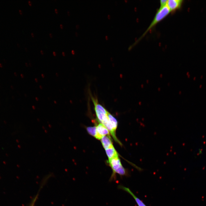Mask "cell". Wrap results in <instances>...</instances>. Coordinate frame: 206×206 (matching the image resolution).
<instances>
[{"label": "cell", "instance_id": "5b68a950", "mask_svg": "<svg viewBox=\"0 0 206 206\" xmlns=\"http://www.w3.org/2000/svg\"><path fill=\"white\" fill-rule=\"evenodd\" d=\"M182 0H168L167 5L171 12L180 8L183 2Z\"/></svg>", "mask_w": 206, "mask_h": 206}, {"label": "cell", "instance_id": "6da1fadb", "mask_svg": "<svg viewBox=\"0 0 206 206\" xmlns=\"http://www.w3.org/2000/svg\"><path fill=\"white\" fill-rule=\"evenodd\" d=\"M171 12L167 5L160 7L156 13L155 15L149 25V27L142 34V35L134 43L129 47L131 49L147 33L148 31L153 28L158 23L166 17Z\"/></svg>", "mask_w": 206, "mask_h": 206}, {"label": "cell", "instance_id": "e0dca14e", "mask_svg": "<svg viewBox=\"0 0 206 206\" xmlns=\"http://www.w3.org/2000/svg\"><path fill=\"white\" fill-rule=\"evenodd\" d=\"M62 54H64V55L65 54H64V52H62Z\"/></svg>", "mask_w": 206, "mask_h": 206}, {"label": "cell", "instance_id": "277c9868", "mask_svg": "<svg viewBox=\"0 0 206 206\" xmlns=\"http://www.w3.org/2000/svg\"><path fill=\"white\" fill-rule=\"evenodd\" d=\"M97 134L96 138L101 140L102 138L105 136H110L109 132L106 127L101 123L96 126Z\"/></svg>", "mask_w": 206, "mask_h": 206}, {"label": "cell", "instance_id": "9a60e30c", "mask_svg": "<svg viewBox=\"0 0 206 206\" xmlns=\"http://www.w3.org/2000/svg\"><path fill=\"white\" fill-rule=\"evenodd\" d=\"M60 27H61V28H62V27H63V26H62V24H60Z\"/></svg>", "mask_w": 206, "mask_h": 206}, {"label": "cell", "instance_id": "8fae6325", "mask_svg": "<svg viewBox=\"0 0 206 206\" xmlns=\"http://www.w3.org/2000/svg\"><path fill=\"white\" fill-rule=\"evenodd\" d=\"M168 0H161L160 1V6L162 7L167 5Z\"/></svg>", "mask_w": 206, "mask_h": 206}, {"label": "cell", "instance_id": "ac0fdd59", "mask_svg": "<svg viewBox=\"0 0 206 206\" xmlns=\"http://www.w3.org/2000/svg\"><path fill=\"white\" fill-rule=\"evenodd\" d=\"M49 35H50V36L51 35V37H52V36H51V33H50V34H49Z\"/></svg>", "mask_w": 206, "mask_h": 206}, {"label": "cell", "instance_id": "7c38bea8", "mask_svg": "<svg viewBox=\"0 0 206 206\" xmlns=\"http://www.w3.org/2000/svg\"><path fill=\"white\" fill-rule=\"evenodd\" d=\"M36 197L35 198V199L34 200V201H33V203H32V204L31 205V206H34V203H35V200H36Z\"/></svg>", "mask_w": 206, "mask_h": 206}, {"label": "cell", "instance_id": "ba28073f", "mask_svg": "<svg viewBox=\"0 0 206 206\" xmlns=\"http://www.w3.org/2000/svg\"><path fill=\"white\" fill-rule=\"evenodd\" d=\"M105 150L109 160L114 157L118 156V154L113 145Z\"/></svg>", "mask_w": 206, "mask_h": 206}, {"label": "cell", "instance_id": "7a4b0ae2", "mask_svg": "<svg viewBox=\"0 0 206 206\" xmlns=\"http://www.w3.org/2000/svg\"><path fill=\"white\" fill-rule=\"evenodd\" d=\"M109 163L113 173L110 180L112 181L116 179L115 174L117 173L121 176L127 175V172L122 166L118 156L114 157L109 160Z\"/></svg>", "mask_w": 206, "mask_h": 206}, {"label": "cell", "instance_id": "9c48e42d", "mask_svg": "<svg viewBox=\"0 0 206 206\" xmlns=\"http://www.w3.org/2000/svg\"><path fill=\"white\" fill-rule=\"evenodd\" d=\"M107 115L110 124L115 131L117 126V121L116 119L108 112Z\"/></svg>", "mask_w": 206, "mask_h": 206}, {"label": "cell", "instance_id": "3957f363", "mask_svg": "<svg viewBox=\"0 0 206 206\" xmlns=\"http://www.w3.org/2000/svg\"><path fill=\"white\" fill-rule=\"evenodd\" d=\"M94 105V110L98 119L102 123L108 118V112L102 106L99 104L97 99L92 98Z\"/></svg>", "mask_w": 206, "mask_h": 206}, {"label": "cell", "instance_id": "d6986e66", "mask_svg": "<svg viewBox=\"0 0 206 206\" xmlns=\"http://www.w3.org/2000/svg\"><path fill=\"white\" fill-rule=\"evenodd\" d=\"M33 33H31V35H32L33 36Z\"/></svg>", "mask_w": 206, "mask_h": 206}, {"label": "cell", "instance_id": "4fadbf2b", "mask_svg": "<svg viewBox=\"0 0 206 206\" xmlns=\"http://www.w3.org/2000/svg\"><path fill=\"white\" fill-rule=\"evenodd\" d=\"M19 12L21 14H22V12L21 11V10H19Z\"/></svg>", "mask_w": 206, "mask_h": 206}, {"label": "cell", "instance_id": "8992f818", "mask_svg": "<svg viewBox=\"0 0 206 206\" xmlns=\"http://www.w3.org/2000/svg\"><path fill=\"white\" fill-rule=\"evenodd\" d=\"M118 188L130 194L134 198L138 206H146L141 200L135 195L129 188L121 185H119Z\"/></svg>", "mask_w": 206, "mask_h": 206}, {"label": "cell", "instance_id": "52a82bcc", "mask_svg": "<svg viewBox=\"0 0 206 206\" xmlns=\"http://www.w3.org/2000/svg\"><path fill=\"white\" fill-rule=\"evenodd\" d=\"M101 141L105 149L113 146L110 136H103L101 139Z\"/></svg>", "mask_w": 206, "mask_h": 206}, {"label": "cell", "instance_id": "5bb4252c", "mask_svg": "<svg viewBox=\"0 0 206 206\" xmlns=\"http://www.w3.org/2000/svg\"><path fill=\"white\" fill-rule=\"evenodd\" d=\"M28 3H29V4L30 5H31V2H30V1H28Z\"/></svg>", "mask_w": 206, "mask_h": 206}, {"label": "cell", "instance_id": "30bf717a", "mask_svg": "<svg viewBox=\"0 0 206 206\" xmlns=\"http://www.w3.org/2000/svg\"><path fill=\"white\" fill-rule=\"evenodd\" d=\"M87 130L90 135L96 137L97 134L96 126L88 127Z\"/></svg>", "mask_w": 206, "mask_h": 206}, {"label": "cell", "instance_id": "2e32d148", "mask_svg": "<svg viewBox=\"0 0 206 206\" xmlns=\"http://www.w3.org/2000/svg\"><path fill=\"white\" fill-rule=\"evenodd\" d=\"M53 54H54V55L55 54V55L56 54V53H55V52H53Z\"/></svg>", "mask_w": 206, "mask_h": 206}]
</instances>
